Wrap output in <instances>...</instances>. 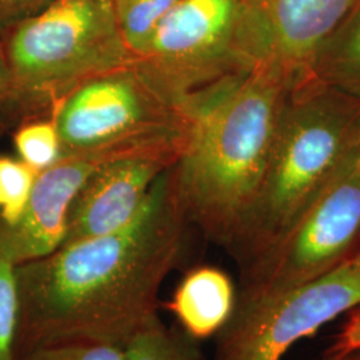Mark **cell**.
Masks as SVG:
<instances>
[{
  "mask_svg": "<svg viewBox=\"0 0 360 360\" xmlns=\"http://www.w3.org/2000/svg\"><path fill=\"white\" fill-rule=\"evenodd\" d=\"M172 167L127 224L15 266V360L65 343L124 348L159 315L162 285L183 263L193 227Z\"/></svg>",
  "mask_w": 360,
  "mask_h": 360,
  "instance_id": "obj_1",
  "label": "cell"
},
{
  "mask_svg": "<svg viewBox=\"0 0 360 360\" xmlns=\"http://www.w3.org/2000/svg\"><path fill=\"white\" fill-rule=\"evenodd\" d=\"M295 83L269 65L252 68L193 117L187 146L172 167L186 218L226 250L257 198Z\"/></svg>",
  "mask_w": 360,
  "mask_h": 360,
  "instance_id": "obj_2",
  "label": "cell"
},
{
  "mask_svg": "<svg viewBox=\"0 0 360 360\" xmlns=\"http://www.w3.org/2000/svg\"><path fill=\"white\" fill-rule=\"evenodd\" d=\"M359 146V99L314 77L291 87L257 198L227 248L239 269L283 233Z\"/></svg>",
  "mask_w": 360,
  "mask_h": 360,
  "instance_id": "obj_3",
  "label": "cell"
},
{
  "mask_svg": "<svg viewBox=\"0 0 360 360\" xmlns=\"http://www.w3.org/2000/svg\"><path fill=\"white\" fill-rule=\"evenodd\" d=\"M0 38L30 119L51 116L80 83L132 62L112 0H52Z\"/></svg>",
  "mask_w": 360,
  "mask_h": 360,
  "instance_id": "obj_4",
  "label": "cell"
},
{
  "mask_svg": "<svg viewBox=\"0 0 360 360\" xmlns=\"http://www.w3.org/2000/svg\"><path fill=\"white\" fill-rule=\"evenodd\" d=\"M243 0H179L132 65L193 119L254 68L240 34Z\"/></svg>",
  "mask_w": 360,
  "mask_h": 360,
  "instance_id": "obj_5",
  "label": "cell"
},
{
  "mask_svg": "<svg viewBox=\"0 0 360 360\" xmlns=\"http://www.w3.org/2000/svg\"><path fill=\"white\" fill-rule=\"evenodd\" d=\"M360 245V146L283 233L240 269L238 291L270 295L309 283L349 260Z\"/></svg>",
  "mask_w": 360,
  "mask_h": 360,
  "instance_id": "obj_6",
  "label": "cell"
},
{
  "mask_svg": "<svg viewBox=\"0 0 360 360\" xmlns=\"http://www.w3.org/2000/svg\"><path fill=\"white\" fill-rule=\"evenodd\" d=\"M360 306V267L351 257L321 278L270 295L236 290L230 319L217 334L212 360H283L324 324Z\"/></svg>",
  "mask_w": 360,
  "mask_h": 360,
  "instance_id": "obj_7",
  "label": "cell"
},
{
  "mask_svg": "<svg viewBox=\"0 0 360 360\" xmlns=\"http://www.w3.org/2000/svg\"><path fill=\"white\" fill-rule=\"evenodd\" d=\"M62 156L184 132L193 119L167 103L132 62L91 77L51 114Z\"/></svg>",
  "mask_w": 360,
  "mask_h": 360,
  "instance_id": "obj_8",
  "label": "cell"
},
{
  "mask_svg": "<svg viewBox=\"0 0 360 360\" xmlns=\"http://www.w3.org/2000/svg\"><path fill=\"white\" fill-rule=\"evenodd\" d=\"M178 148L174 138H158L62 156L39 172L20 218L13 224L0 223V255L18 266L51 254L63 245L67 219L77 193L98 169L123 156Z\"/></svg>",
  "mask_w": 360,
  "mask_h": 360,
  "instance_id": "obj_9",
  "label": "cell"
},
{
  "mask_svg": "<svg viewBox=\"0 0 360 360\" xmlns=\"http://www.w3.org/2000/svg\"><path fill=\"white\" fill-rule=\"evenodd\" d=\"M356 0H243L240 32L255 67L269 65L295 82Z\"/></svg>",
  "mask_w": 360,
  "mask_h": 360,
  "instance_id": "obj_10",
  "label": "cell"
},
{
  "mask_svg": "<svg viewBox=\"0 0 360 360\" xmlns=\"http://www.w3.org/2000/svg\"><path fill=\"white\" fill-rule=\"evenodd\" d=\"M180 156L178 151L129 155L98 169L71 206L62 245L127 224L142 208L155 181Z\"/></svg>",
  "mask_w": 360,
  "mask_h": 360,
  "instance_id": "obj_11",
  "label": "cell"
},
{
  "mask_svg": "<svg viewBox=\"0 0 360 360\" xmlns=\"http://www.w3.org/2000/svg\"><path fill=\"white\" fill-rule=\"evenodd\" d=\"M235 302L236 285L230 275L214 266H199L183 276L167 309L187 334L202 342L224 327Z\"/></svg>",
  "mask_w": 360,
  "mask_h": 360,
  "instance_id": "obj_12",
  "label": "cell"
},
{
  "mask_svg": "<svg viewBox=\"0 0 360 360\" xmlns=\"http://www.w3.org/2000/svg\"><path fill=\"white\" fill-rule=\"evenodd\" d=\"M309 77L360 101V0L323 43Z\"/></svg>",
  "mask_w": 360,
  "mask_h": 360,
  "instance_id": "obj_13",
  "label": "cell"
},
{
  "mask_svg": "<svg viewBox=\"0 0 360 360\" xmlns=\"http://www.w3.org/2000/svg\"><path fill=\"white\" fill-rule=\"evenodd\" d=\"M126 360H205L200 342L181 327H168L159 315L124 347Z\"/></svg>",
  "mask_w": 360,
  "mask_h": 360,
  "instance_id": "obj_14",
  "label": "cell"
},
{
  "mask_svg": "<svg viewBox=\"0 0 360 360\" xmlns=\"http://www.w3.org/2000/svg\"><path fill=\"white\" fill-rule=\"evenodd\" d=\"M179 0H112L116 22L132 58L146 49L156 27Z\"/></svg>",
  "mask_w": 360,
  "mask_h": 360,
  "instance_id": "obj_15",
  "label": "cell"
},
{
  "mask_svg": "<svg viewBox=\"0 0 360 360\" xmlns=\"http://www.w3.org/2000/svg\"><path fill=\"white\" fill-rule=\"evenodd\" d=\"M19 159L37 171L55 165L62 155L59 131L52 116L32 117L19 124L13 132Z\"/></svg>",
  "mask_w": 360,
  "mask_h": 360,
  "instance_id": "obj_16",
  "label": "cell"
},
{
  "mask_svg": "<svg viewBox=\"0 0 360 360\" xmlns=\"http://www.w3.org/2000/svg\"><path fill=\"white\" fill-rule=\"evenodd\" d=\"M39 171L20 159L0 156V223L13 224L26 208Z\"/></svg>",
  "mask_w": 360,
  "mask_h": 360,
  "instance_id": "obj_17",
  "label": "cell"
},
{
  "mask_svg": "<svg viewBox=\"0 0 360 360\" xmlns=\"http://www.w3.org/2000/svg\"><path fill=\"white\" fill-rule=\"evenodd\" d=\"M18 318L15 264L0 255V360H15Z\"/></svg>",
  "mask_w": 360,
  "mask_h": 360,
  "instance_id": "obj_18",
  "label": "cell"
},
{
  "mask_svg": "<svg viewBox=\"0 0 360 360\" xmlns=\"http://www.w3.org/2000/svg\"><path fill=\"white\" fill-rule=\"evenodd\" d=\"M30 117L26 103L16 87L0 38V135L7 129H16Z\"/></svg>",
  "mask_w": 360,
  "mask_h": 360,
  "instance_id": "obj_19",
  "label": "cell"
},
{
  "mask_svg": "<svg viewBox=\"0 0 360 360\" xmlns=\"http://www.w3.org/2000/svg\"><path fill=\"white\" fill-rule=\"evenodd\" d=\"M18 360H126L124 348L65 343L38 348Z\"/></svg>",
  "mask_w": 360,
  "mask_h": 360,
  "instance_id": "obj_20",
  "label": "cell"
},
{
  "mask_svg": "<svg viewBox=\"0 0 360 360\" xmlns=\"http://www.w3.org/2000/svg\"><path fill=\"white\" fill-rule=\"evenodd\" d=\"M52 0H0V34L28 16L39 13Z\"/></svg>",
  "mask_w": 360,
  "mask_h": 360,
  "instance_id": "obj_21",
  "label": "cell"
},
{
  "mask_svg": "<svg viewBox=\"0 0 360 360\" xmlns=\"http://www.w3.org/2000/svg\"><path fill=\"white\" fill-rule=\"evenodd\" d=\"M354 351H360V306L351 312L328 354L340 355Z\"/></svg>",
  "mask_w": 360,
  "mask_h": 360,
  "instance_id": "obj_22",
  "label": "cell"
},
{
  "mask_svg": "<svg viewBox=\"0 0 360 360\" xmlns=\"http://www.w3.org/2000/svg\"><path fill=\"white\" fill-rule=\"evenodd\" d=\"M324 360H360V351H354L348 354H340V355H331L328 354L327 359Z\"/></svg>",
  "mask_w": 360,
  "mask_h": 360,
  "instance_id": "obj_23",
  "label": "cell"
},
{
  "mask_svg": "<svg viewBox=\"0 0 360 360\" xmlns=\"http://www.w3.org/2000/svg\"><path fill=\"white\" fill-rule=\"evenodd\" d=\"M352 259H354V262H355V263H356V264L360 267V245L359 247H358V250H356V252L354 254Z\"/></svg>",
  "mask_w": 360,
  "mask_h": 360,
  "instance_id": "obj_24",
  "label": "cell"
}]
</instances>
